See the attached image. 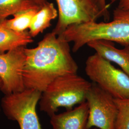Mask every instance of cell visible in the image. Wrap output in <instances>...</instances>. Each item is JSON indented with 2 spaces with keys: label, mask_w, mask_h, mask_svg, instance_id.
I'll list each match as a JSON object with an SVG mask.
<instances>
[{
  "label": "cell",
  "mask_w": 129,
  "mask_h": 129,
  "mask_svg": "<svg viewBox=\"0 0 129 129\" xmlns=\"http://www.w3.org/2000/svg\"><path fill=\"white\" fill-rule=\"evenodd\" d=\"M42 92L34 89L5 95L1 108L5 115L16 121L20 129H43L37 112Z\"/></svg>",
  "instance_id": "obj_5"
},
{
  "label": "cell",
  "mask_w": 129,
  "mask_h": 129,
  "mask_svg": "<svg viewBox=\"0 0 129 129\" xmlns=\"http://www.w3.org/2000/svg\"><path fill=\"white\" fill-rule=\"evenodd\" d=\"M36 3L39 6L41 7L44 5L48 2L47 0H34Z\"/></svg>",
  "instance_id": "obj_18"
},
{
  "label": "cell",
  "mask_w": 129,
  "mask_h": 129,
  "mask_svg": "<svg viewBox=\"0 0 129 129\" xmlns=\"http://www.w3.org/2000/svg\"><path fill=\"white\" fill-rule=\"evenodd\" d=\"M2 86H3V81H2V79L0 78V90H1Z\"/></svg>",
  "instance_id": "obj_19"
},
{
  "label": "cell",
  "mask_w": 129,
  "mask_h": 129,
  "mask_svg": "<svg viewBox=\"0 0 129 129\" xmlns=\"http://www.w3.org/2000/svg\"><path fill=\"white\" fill-rule=\"evenodd\" d=\"M99 129V128H93V129Z\"/></svg>",
  "instance_id": "obj_20"
},
{
  "label": "cell",
  "mask_w": 129,
  "mask_h": 129,
  "mask_svg": "<svg viewBox=\"0 0 129 129\" xmlns=\"http://www.w3.org/2000/svg\"><path fill=\"white\" fill-rule=\"evenodd\" d=\"M58 16V11L54 4L47 2L42 6L33 18L29 33L32 37H37L51 26V21Z\"/></svg>",
  "instance_id": "obj_11"
},
{
  "label": "cell",
  "mask_w": 129,
  "mask_h": 129,
  "mask_svg": "<svg viewBox=\"0 0 129 129\" xmlns=\"http://www.w3.org/2000/svg\"><path fill=\"white\" fill-rule=\"evenodd\" d=\"M113 15V20L110 22L92 21L71 25L59 36L69 43H73L72 51L74 53L89 42L96 40L115 42L122 46H129V10L117 7Z\"/></svg>",
  "instance_id": "obj_2"
},
{
  "label": "cell",
  "mask_w": 129,
  "mask_h": 129,
  "mask_svg": "<svg viewBox=\"0 0 129 129\" xmlns=\"http://www.w3.org/2000/svg\"><path fill=\"white\" fill-rule=\"evenodd\" d=\"M25 46H20L0 54V78L3 81L1 91L5 95L25 89L23 70L26 55Z\"/></svg>",
  "instance_id": "obj_8"
},
{
  "label": "cell",
  "mask_w": 129,
  "mask_h": 129,
  "mask_svg": "<svg viewBox=\"0 0 129 129\" xmlns=\"http://www.w3.org/2000/svg\"><path fill=\"white\" fill-rule=\"evenodd\" d=\"M1 108H0V112H1Z\"/></svg>",
  "instance_id": "obj_21"
},
{
  "label": "cell",
  "mask_w": 129,
  "mask_h": 129,
  "mask_svg": "<svg viewBox=\"0 0 129 129\" xmlns=\"http://www.w3.org/2000/svg\"><path fill=\"white\" fill-rule=\"evenodd\" d=\"M58 7V21L52 31L57 36L74 24L97 21L108 16L102 9L100 0H55Z\"/></svg>",
  "instance_id": "obj_6"
},
{
  "label": "cell",
  "mask_w": 129,
  "mask_h": 129,
  "mask_svg": "<svg viewBox=\"0 0 129 129\" xmlns=\"http://www.w3.org/2000/svg\"><path fill=\"white\" fill-rule=\"evenodd\" d=\"M29 31L17 32L0 27V54L20 46H25L33 42Z\"/></svg>",
  "instance_id": "obj_12"
},
{
  "label": "cell",
  "mask_w": 129,
  "mask_h": 129,
  "mask_svg": "<svg viewBox=\"0 0 129 129\" xmlns=\"http://www.w3.org/2000/svg\"><path fill=\"white\" fill-rule=\"evenodd\" d=\"M114 101L118 111L115 129H129V98Z\"/></svg>",
  "instance_id": "obj_15"
},
{
  "label": "cell",
  "mask_w": 129,
  "mask_h": 129,
  "mask_svg": "<svg viewBox=\"0 0 129 129\" xmlns=\"http://www.w3.org/2000/svg\"><path fill=\"white\" fill-rule=\"evenodd\" d=\"M87 45L102 57L118 65L129 76V46L119 49L113 42L104 40H93Z\"/></svg>",
  "instance_id": "obj_10"
},
{
  "label": "cell",
  "mask_w": 129,
  "mask_h": 129,
  "mask_svg": "<svg viewBox=\"0 0 129 129\" xmlns=\"http://www.w3.org/2000/svg\"><path fill=\"white\" fill-rule=\"evenodd\" d=\"M111 3H118V8L122 9L129 10V0H110Z\"/></svg>",
  "instance_id": "obj_16"
},
{
  "label": "cell",
  "mask_w": 129,
  "mask_h": 129,
  "mask_svg": "<svg viewBox=\"0 0 129 129\" xmlns=\"http://www.w3.org/2000/svg\"><path fill=\"white\" fill-rule=\"evenodd\" d=\"M36 8H41L34 0H0V23L10 15Z\"/></svg>",
  "instance_id": "obj_14"
},
{
  "label": "cell",
  "mask_w": 129,
  "mask_h": 129,
  "mask_svg": "<svg viewBox=\"0 0 129 129\" xmlns=\"http://www.w3.org/2000/svg\"><path fill=\"white\" fill-rule=\"evenodd\" d=\"M40 8H36L14 14V18L5 19L0 23V27L17 32H23L29 29L33 18Z\"/></svg>",
  "instance_id": "obj_13"
},
{
  "label": "cell",
  "mask_w": 129,
  "mask_h": 129,
  "mask_svg": "<svg viewBox=\"0 0 129 129\" xmlns=\"http://www.w3.org/2000/svg\"><path fill=\"white\" fill-rule=\"evenodd\" d=\"M88 108L86 102L71 110L50 116L52 129H87Z\"/></svg>",
  "instance_id": "obj_9"
},
{
  "label": "cell",
  "mask_w": 129,
  "mask_h": 129,
  "mask_svg": "<svg viewBox=\"0 0 129 129\" xmlns=\"http://www.w3.org/2000/svg\"><path fill=\"white\" fill-rule=\"evenodd\" d=\"M85 72L93 83L114 99L129 98V76L95 52L88 56Z\"/></svg>",
  "instance_id": "obj_4"
},
{
  "label": "cell",
  "mask_w": 129,
  "mask_h": 129,
  "mask_svg": "<svg viewBox=\"0 0 129 129\" xmlns=\"http://www.w3.org/2000/svg\"><path fill=\"white\" fill-rule=\"evenodd\" d=\"M88 108L87 129H115L118 111L114 98L92 82L86 96Z\"/></svg>",
  "instance_id": "obj_7"
},
{
  "label": "cell",
  "mask_w": 129,
  "mask_h": 129,
  "mask_svg": "<svg viewBox=\"0 0 129 129\" xmlns=\"http://www.w3.org/2000/svg\"><path fill=\"white\" fill-rule=\"evenodd\" d=\"M92 83L77 73L66 74L56 78L42 93L40 110L50 117L59 108L70 110L86 102Z\"/></svg>",
  "instance_id": "obj_3"
},
{
  "label": "cell",
  "mask_w": 129,
  "mask_h": 129,
  "mask_svg": "<svg viewBox=\"0 0 129 129\" xmlns=\"http://www.w3.org/2000/svg\"><path fill=\"white\" fill-rule=\"evenodd\" d=\"M100 2L102 9L104 10L105 13L108 16H110V14L109 12V5L106 4V0H100Z\"/></svg>",
  "instance_id": "obj_17"
},
{
  "label": "cell",
  "mask_w": 129,
  "mask_h": 129,
  "mask_svg": "<svg viewBox=\"0 0 129 129\" xmlns=\"http://www.w3.org/2000/svg\"><path fill=\"white\" fill-rule=\"evenodd\" d=\"M69 43L52 31L46 34L32 48H24L26 59L23 70L25 88L42 93L56 78L78 73Z\"/></svg>",
  "instance_id": "obj_1"
}]
</instances>
